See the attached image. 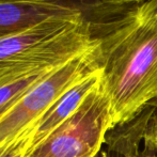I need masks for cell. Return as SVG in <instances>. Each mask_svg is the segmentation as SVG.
I'll use <instances>...</instances> for the list:
<instances>
[{
	"instance_id": "1",
	"label": "cell",
	"mask_w": 157,
	"mask_h": 157,
	"mask_svg": "<svg viewBox=\"0 0 157 157\" xmlns=\"http://www.w3.org/2000/svg\"><path fill=\"white\" fill-rule=\"evenodd\" d=\"M98 52L114 128L157 101V0L135 6L114 21L99 36Z\"/></svg>"
},
{
	"instance_id": "14",
	"label": "cell",
	"mask_w": 157,
	"mask_h": 157,
	"mask_svg": "<svg viewBox=\"0 0 157 157\" xmlns=\"http://www.w3.org/2000/svg\"><path fill=\"white\" fill-rule=\"evenodd\" d=\"M104 150H105V149H104ZM106 152V151H105ZM106 157H107V154H106Z\"/></svg>"
},
{
	"instance_id": "8",
	"label": "cell",
	"mask_w": 157,
	"mask_h": 157,
	"mask_svg": "<svg viewBox=\"0 0 157 157\" xmlns=\"http://www.w3.org/2000/svg\"><path fill=\"white\" fill-rule=\"evenodd\" d=\"M62 64L25 66L0 75V120L29 90Z\"/></svg>"
},
{
	"instance_id": "13",
	"label": "cell",
	"mask_w": 157,
	"mask_h": 157,
	"mask_svg": "<svg viewBox=\"0 0 157 157\" xmlns=\"http://www.w3.org/2000/svg\"><path fill=\"white\" fill-rule=\"evenodd\" d=\"M13 1H33V0H0V2H13Z\"/></svg>"
},
{
	"instance_id": "3",
	"label": "cell",
	"mask_w": 157,
	"mask_h": 157,
	"mask_svg": "<svg viewBox=\"0 0 157 157\" xmlns=\"http://www.w3.org/2000/svg\"><path fill=\"white\" fill-rule=\"evenodd\" d=\"M112 128L111 103L101 79L79 107L26 157H96Z\"/></svg>"
},
{
	"instance_id": "5",
	"label": "cell",
	"mask_w": 157,
	"mask_h": 157,
	"mask_svg": "<svg viewBox=\"0 0 157 157\" xmlns=\"http://www.w3.org/2000/svg\"><path fill=\"white\" fill-rule=\"evenodd\" d=\"M132 8L110 0H33L0 2V37L61 17H85L104 32Z\"/></svg>"
},
{
	"instance_id": "6",
	"label": "cell",
	"mask_w": 157,
	"mask_h": 157,
	"mask_svg": "<svg viewBox=\"0 0 157 157\" xmlns=\"http://www.w3.org/2000/svg\"><path fill=\"white\" fill-rule=\"evenodd\" d=\"M101 79V70H98L78 81L52 104V107L43 114V117L37 122L28 153L39 147L59 125L62 124L79 107L86 96L98 85Z\"/></svg>"
},
{
	"instance_id": "10",
	"label": "cell",
	"mask_w": 157,
	"mask_h": 157,
	"mask_svg": "<svg viewBox=\"0 0 157 157\" xmlns=\"http://www.w3.org/2000/svg\"><path fill=\"white\" fill-rule=\"evenodd\" d=\"M147 142L157 152V101L147 106Z\"/></svg>"
},
{
	"instance_id": "4",
	"label": "cell",
	"mask_w": 157,
	"mask_h": 157,
	"mask_svg": "<svg viewBox=\"0 0 157 157\" xmlns=\"http://www.w3.org/2000/svg\"><path fill=\"white\" fill-rule=\"evenodd\" d=\"M98 44L57 67L17 101L0 120V147L16 140L35 124L52 104L78 81L101 70Z\"/></svg>"
},
{
	"instance_id": "2",
	"label": "cell",
	"mask_w": 157,
	"mask_h": 157,
	"mask_svg": "<svg viewBox=\"0 0 157 157\" xmlns=\"http://www.w3.org/2000/svg\"><path fill=\"white\" fill-rule=\"evenodd\" d=\"M103 30L85 17H61L0 37V75L15 68L54 65L89 52Z\"/></svg>"
},
{
	"instance_id": "12",
	"label": "cell",
	"mask_w": 157,
	"mask_h": 157,
	"mask_svg": "<svg viewBox=\"0 0 157 157\" xmlns=\"http://www.w3.org/2000/svg\"><path fill=\"white\" fill-rule=\"evenodd\" d=\"M96 157H106V152H105V150H104V147H103V150L97 154Z\"/></svg>"
},
{
	"instance_id": "9",
	"label": "cell",
	"mask_w": 157,
	"mask_h": 157,
	"mask_svg": "<svg viewBox=\"0 0 157 157\" xmlns=\"http://www.w3.org/2000/svg\"><path fill=\"white\" fill-rule=\"evenodd\" d=\"M37 122L30 126L16 140L0 147V157H26L30 149L31 138L34 134Z\"/></svg>"
},
{
	"instance_id": "7",
	"label": "cell",
	"mask_w": 157,
	"mask_h": 157,
	"mask_svg": "<svg viewBox=\"0 0 157 157\" xmlns=\"http://www.w3.org/2000/svg\"><path fill=\"white\" fill-rule=\"evenodd\" d=\"M147 109L123 125L108 132L104 149L107 157H157L147 142Z\"/></svg>"
},
{
	"instance_id": "11",
	"label": "cell",
	"mask_w": 157,
	"mask_h": 157,
	"mask_svg": "<svg viewBox=\"0 0 157 157\" xmlns=\"http://www.w3.org/2000/svg\"><path fill=\"white\" fill-rule=\"evenodd\" d=\"M110 1L114 2V3L122 4V6H138V4L144 3V2L149 1V0H110Z\"/></svg>"
}]
</instances>
